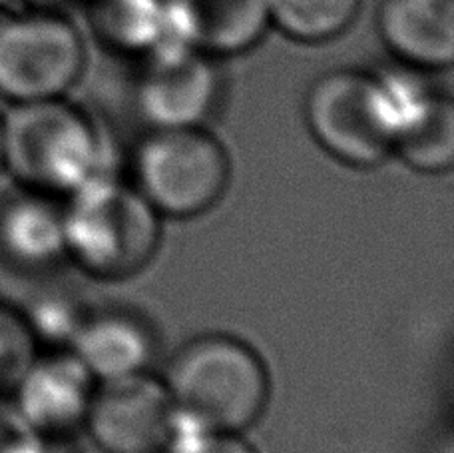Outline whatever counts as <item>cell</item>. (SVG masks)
Instances as JSON below:
<instances>
[{
  "mask_svg": "<svg viewBox=\"0 0 454 453\" xmlns=\"http://www.w3.org/2000/svg\"><path fill=\"white\" fill-rule=\"evenodd\" d=\"M164 453H259L239 432H227L192 422L176 414Z\"/></svg>",
  "mask_w": 454,
  "mask_h": 453,
  "instance_id": "d6986e66",
  "label": "cell"
},
{
  "mask_svg": "<svg viewBox=\"0 0 454 453\" xmlns=\"http://www.w3.org/2000/svg\"><path fill=\"white\" fill-rule=\"evenodd\" d=\"M68 350L84 363L96 382L148 371L156 355V334L150 322L124 307L88 312Z\"/></svg>",
  "mask_w": 454,
  "mask_h": 453,
  "instance_id": "7c38bea8",
  "label": "cell"
},
{
  "mask_svg": "<svg viewBox=\"0 0 454 453\" xmlns=\"http://www.w3.org/2000/svg\"><path fill=\"white\" fill-rule=\"evenodd\" d=\"M305 123L329 156L353 168H375L395 150L396 110L383 76L333 70L311 84Z\"/></svg>",
  "mask_w": 454,
  "mask_h": 453,
  "instance_id": "277c9868",
  "label": "cell"
},
{
  "mask_svg": "<svg viewBox=\"0 0 454 453\" xmlns=\"http://www.w3.org/2000/svg\"><path fill=\"white\" fill-rule=\"evenodd\" d=\"M94 35L120 54L144 59L169 35L166 0H88Z\"/></svg>",
  "mask_w": 454,
  "mask_h": 453,
  "instance_id": "9a60e30c",
  "label": "cell"
},
{
  "mask_svg": "<svg viewBox=\"0 0 454 453\" xmlns=\"http://www.w3.org/2000/svg\"><path fill=\"white\" fill-rule=\"evenodd\" d=\"M363 0H270L271 24L305 44L327 43L355 22Z\"/></svg>",
  "mask_w": 454,
  "mask_h": 453,
  "instance_id": "2e32d148",
  "label": "cell"
},
{
  "mask_svg": "<svg viewBox=\"0 0 454 453\" xmlns=\"http://www.w3.org/2000/svg\"><path fill=\"white\" fill-rule=\"evenodd\" d=\"M0 256L24 272L56 268L68 258L64 206L24 188L0 204Z\"/></svg>",
  "mask_w": 454,
  "mask_h": 453,
  "instance_id": "5bb4252c",
  "label": "cell"
},
{
  "mask_svg": "<svg viewBox=\"0 0 454 453\" xmlns=\"http://www.w3.org/2000/svg\"><path fill=\"white\" fill-rule=\"evenodd\" d=\"M84 62V38L67 14L32 8L0 22V96L14 104L62 99Z\"/></svg>",
  "mask_w": 454,
  "mask_h": 453,
  "instance_id": "8992f818",
  "label": "cell"
},
{
  "mask_svg": "<svg viewBox=\"0 0 454 453\" xmlns=\"http://www.w3.org/2000/svg\"><path fill=\"white\" fill-rule=\"evenodd\" d=\"M377 30L407 67L442 70L454 60V0H380Z\"/></svg>",
  "mask_w": 454,
  "mask_h": 453,
  "instance_id": "4fadbf2b",
  "label": "cell"
},
{
  "mask_svg": "<svg viewBox=\"0 0 454 453\" xmlns=\"http://www.w3.org/2000/svg\"><path fill=\"white\" fill-rule=\"evenodd\" d=\"M64 230L78 268L98 280H126L156 256L161 216L134 184L100 172L68 196Z\"/></svg>",
  "mask_w": 454,
  "mask_h": 453,
  "instance_id": "7a4b0ae2",
  "label": "cell"
},
{
  "mask_svg": "<svg viewBox=\"0 0 454 453\" xmlns=\"http://www.w3.org/2000/svg\"><path fill=\"white\" fill-rule=\"evenodd\" d=\"M172 38L220 59L254 48L270 28V0H166Z\"/></svg>",
  "mask_w": 454,
  "mask_h": 453,
  "instance_id": "30bf717a",
  "label": "cell"
},
{
  "mask_svg": "<svg viewBox=\"0 0 454 453\" xmlns=\"http://www.w3.org/2000/svg\"><path fill=\"white\" fill-rule=\"evenodd\" d=\"M3 166L22 188L70 196L104 172V144L98 128L74 104L19 102L3 118Z\"/></svg>",
  "mask_w": 454,
  "mask_h": 453,
  "instance_id": "3957f363",
  "label": "cell"
},
{
  "mask_svg": "<svg viewBox=\"0 0 454 453\" xmlns=\"http://www.w3.org/2000/svg\"><path fill=\"white\" fill-rule=\"evenodd\" d=\"M230 176L227 150L201 126L152 128L134 152V186L160 216L206 214L222 200Z\"/></svg>",
  "mask_w": 454,
  "mask_h": 453,
  "instance_id": "5b68a950",
  "label": "cell"
},
{
  "mask_svg": "<svg viewBox=\"0 0 454 453\" xmlns=\"http://www.w3.org/2000/svg\"><path fill=\"white\" fill-rule=\"evenodd\" d=\"M36 350L38 344L22 312L0 302V395H12L38 355Z\"/></svg>",
  "mask_w": 454,
  "mask_h": 453,
  "instance_id": "ac0fdd59",
  "label": "cell"
},
{
  "mask_svg": "<svg viewBox=\"0 0 454 453\" xmlns=\"http://www.w3.org/2000/svg\"><path fill=\"white\" fill-rule=\"evenodd\" d=\"M28 4H32L35 11H59L62 6H67L70 3H78V0H27Z\"/></svg>",
  "mask_w": 454,
  "mask_h": 453,
  "instance_id": "ffe728a7",
  "label": "cell"
},
{
  "mask_svg": "<svg viewBox=\"0 0 454 453\" xmlns=\"http://www.w3.org/2000/svg\"><path fill=\"white\" fill-rule=\"evenodd\" d=\"M396 108L395 150L423 174H442L454 164V104L433 88L385 78Z\"/></svg>",
  "mask_w": 454,
  "mask_h": 453,
  "instance_id": "8fae6325",
  "label": "cell"
},
{
  "mask_svg": "<svg viewBox=\"0 0 454 453\" xmlns=\"http://www.w3.org/2000/svg\"><path fill=\"white\" fill-rule=\"evenodd\" d=\"M174 419L164 379L144 371L96 384L84 427L102 453H164Z\"/></svg>",
  "mask_w": 454,
  "mask_h": 453,
  "instance_id": "ba28073f",
  "label": "cell"
},
{
  "mask_svg": "<svg viewBox=\"0 0 454 453\" xmlns=\"http://www.w3.org/2000/svg\"><path fill=\"white\" fill-rule=\"evenodd\" d=\"M136 108L152 128L201 126L222 92L215 59L168 38L142 59Z\"/></svg>",
  "mask_w": 454,
  "mask_h": 453,
  "instance_id": "52a82bcc",
  "label": "cell"
},
{
  "mask_svg": "<svg viewBox=\"0 0 454 453\" xmlns=\"http://www.w3.org/2000/svg\"><path fill=\"white\" fill-rule=\"evenodd\" d=\"M3 168V118H0V170Z\"/></svg>",
  "mask_w": 454,
  "mask_h": 453,
  "instance_id": "44dd1931",
  "label": "cell"
},
{
  "mask_svg": "<svg viewBox=\"0 0 454 453\" xmlns=\"http://www.w3.org/2000/svg\"><path fill=\"white\" fill-rule=\"evenodd\" d=\"M96 379L70 350L36 355L14 387V411L44 440H62L84 427Z\"/></svg>",
  "mask_w": 454,
  "mask_h": 453,
  "instance_id": "9c48e42d",
  "label": "cell"
},
{
  "mask_svg": "<svg viewBox=\"0 0 454 453\" xmlns=\"http://www.w3.org/2000/svg\"><path fill=\"white\" fill-rule=\"evenodd\" d=\"M176 414L192 422L243 433L270 401V371L254 347L227 334L190 339L164 376Z\"/></svg>",
  "mask_w": 454,
  "mask_h": 453,
  "instance_id": "6da1fadb",
  "label": "cell"
},
{
  "mask_svg": "<svg viewBox=\"0 0 454 453\" xmlns=\"http://www.w3.org/2000/svg\"><path fill=\"white\" fill-rule=\"evenodd\" d=\"M88 312L90 310H86L72 294L48 290L38 294L22 315L36 344L51 346L52 350H68Z\"/></svg>",
  "mask_w": 454,
  "mask_h": 453,
  "instance_id": "e0dca14e",
  "label": "cell"
}]
</instances>
